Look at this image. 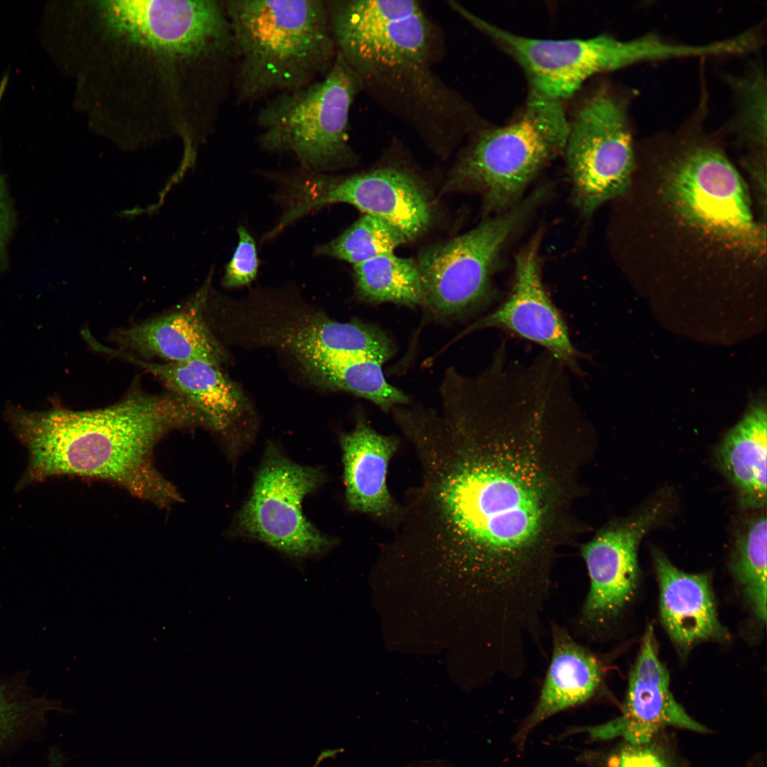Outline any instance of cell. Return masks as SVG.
Here are the masks:
<instances>
[{
    "label": "cell",
    "mask_w": 767,
    "mask_h": 767,
    "mask_svg": "<svg viewBox=\"0 0 767 767\" xmlns=\"http://www.w3.org/2000/svg\"><path fill=\"white\" fill-rule=\"evenodd\" d=\"M420 408L400 429L418 482L400 505L386 548L469 577L478 597L508 619L546 605L564 492L545 449L563 434L545 404L522 393L475 390Z\"/></svg>",
    "instance_id": "6da1fadb"
},
{
    "label": "cell",
    "mask_w": 767,
    "mask_h": 767,
    "mask_svg": "<svg viewBox=\"0 0 767 767\" xmlns=\"http://www.w3.org/2000/svg\"><path fill=\"white\" fill-rule=\"evenodd\" d=\"M82 104L113 140L179 136L195 148L232 96L236 47L223 0L77 5Z\"/></svg>",
    "instance_id": "7a4b0ae2"
},
{
    "label": "cell",
    "mask_w": 767,
    "mask_h": 767,
    "mask_svg": "<svg viewBox=\"0 0 767 767\" xmlns=\"http://www.w3.org/2000/svg\"><path fill=\"white\" fill-rule=\"evenodd\" d=\"M7 420L29 453L21 485L60 475L97 479L165 508L182 498L156 467L154 448L173 429L202 425L180 396L141 392L92 410L11 409Z\"/></svg>",
    "instance_id": "3957f363"
},
{
    "label": "cell",
    "mask_w": 767,
    "mask_h": 767,
    "mask_svg": "<svg viewBox=\"0 0 767 767\" xmlns=\"http://www.w3.org/2000/svg\"><path fill=\"white\" fill-rule=\"evenodd\" d=\"M332 34L362 89L425 138L453 143L479 125L470 105L430 67L432 24L418 1H353L336 16Z\"/></svg>",
    "instance_id": "277c9868"
},
{
    "label": "cell",
    "mask_w": 767,
    "mask_h": 767,
    "mask_svg": "<svg viewBox=\"0 0 767 767\" xmlns=\"http://www.w3.org/2000/svg\"><path fill=\"white\" fill-rule=\"evenodd\" d=\"M236 47L232 96L251 104L322 78L336 57L325 0H225Z\"/></svg>",
    "instance_id": "5b68a950"
},
{
    "label": "cell",
    "mask_w": 767,
    "mask_h": 767,
    "mask_svg": "<svg viewBox=\"0 0 767 767\" xmlns=\"http://www.w3.org/2000/svg\"><path fill=\"white\" fill-rule=\"evenodd\" d=\"M567 134L565 102L529 90L509 122L472 133L445 188L481 192L487 212L511 208L538 171L564 151Z\"/></svg>",
    "instance_id": "8992f818"
},
{
    "label": "cell",
    "mask_w": 767,
    "mask_h": 767,
    "mask_svg": "<svg viewBox=\"0 0 767 767\" xmlns=\"http://www.w3.org/2000/svg\"><path fill=\"white\" fill-rule=\"evenodd\" d=\"M361 81L339 54L322 78L263 101L257 112L259 148L293 156L300 167L326 173L352 165L349 115Z\"/></svg>",
    "instance_id": "52a82bcc"
},
{
    "label": "cell",
    "mask_w": 767,
    "mask_h": 767,
    "mask_svg": "<svg viewBox=\"0 0 767 767\" xmlns=\"http://www.w3.org/2000/svg\"><path fill=\"white\" fill-rule=\"evenodd\" d=\"M458 14L501 46L521 66L530 91L565 102L590 77L652 60L679 58L681 46L653 34L620 40L602 34L588 38L545 39L503 29L467 8Z\"/></svg>",
    "instance_id": "ba28073f"
},
{
    "label": "cell",
    "mask_w": 767,
    "mask_h": 767,
    "mask_svg": "<svg viewBox=\"0 0 767 767\" xmlns=\"http://www.w3.org/2000/svg\"><path fill=\"white\" fill-rule=\"evenodd\" d=\"M276 199L280 222L288 227L333 204H347L400 230L408 240L420 236L432 222L426 188L410 172L381 167L346 176L300 168L280 175Z\"/></svg>",
    "instance_id": "9c48e42d"
},
{
    "label": "cell",
    "mask_w": 767,
    "mask_h": 767,
    "mask_svg": "<svg viewBox=\"0 0 767 767\" xmlns=\"http://www.w3.org/2000/svg\"><path fill=\"white\" fill-rule=\"evenodd\" d=\"M543 194L538 190L500 216L421 253L416 261L423 288L421 305L430 317L440 321L462 318L490 300L491 278L499 254Z\"/></svg>",
    "instance_id": "30bf717a"
},
{
    "label": "cell",
    "mask_w": 767,
    "mask_h": 767,
    "mask_svg": "<svg viewBox=\"0 0 767 767\" xmlns=\"http://www.w3.org/2000/svg\"><path fill=\"white\" fill-rule=\"evenodd\" d=\"M667 199L688 224L750 256L766 250V229L753 217L745 183L715 147L692 143L674 159Z\"/></svg>",
    "instance_id": "8fae6325"
},
{
    "label": "cell",
    "mask_w": 767,
    "mask_h": 767,
    "mask_svg": "<svg viewBox=\"0 0 767 767\" xmlns=\"http://www.w3.org/2000/svg\"><path fill=\"white\" fill-rule=\"evenodd\" d=\"M563 151L575 203L583 213L624 195L635 167L625 98L608 85L587 95L568 119Z\"/></svg>",
    "instance_id": "7c38bea8"
},
{
    "label": "cell",
    "mask_w": 767,
    "mask_h": 767,
    "mask_svg": "<svg viewBox=\"0 0 767 767\" xmlns=\"http://www.w3.org/2000/svg\"><path fill=\"white\" fill-rule=\"evenodd\" d=\"M324 479L319 469L298 464L270 445L256 473L251 494L236 516V530L290 556L322 553L334 544V539L308 521L302 502Z\"/></svg>",
    "instance_id": "4fadbf2b"
},
{
    "label": "cell",
    "mask_w": 767,
    "mask_h": 767,
    "mask_svg": "<svg viewBox=\"0 0 767 767\" xmlns=\"http://www.w3.org/2000/svg\"><path fill=\"white\" fill-rule=\"evenodd\" d=\"M658 513L653 508L627 522L604 528L582 547L590 583L580 623L587 631L607 626L632 599L639 576V543Z\"/></svg>",
    "instance_id": "5bb4252c"
},
{
    "label": "cell",
    "mask_w": 767,
    "mask_h": 767,
    "mask_svg": "<svg viewBox=\"0 0 767 767\" xmlns=\"http://www.w3.org/2000/svg\"><path fill=\"white\" fill-rule=\"evenodd\" d=\"M534 241L516 256L515 280L506 300L461 334L499 328L544 347L566 369L580 375V355L572 343L560 313L546 293L540 277Z\"/></svg>",
    "instance_id": "9a60e30c"
},
{
    "label": "cell",
    "mask_w": 767,
    "mask_h": 767,
    "mask_svg": "<svg viewBox=\"0 0 767 767\" xmlns=\"http://www.w3.org/2000/svg\"><path fill=\"white\" fill-rule=\"evenodd\" d=\"M668 727L700 733L708 731L673 697L669 673L659 659L654 631L649 625L630 673L623 714L590 733L597 739L620 736L626 743L640 745L651 742L659 731Z\"/></svg>",
    "instance_id": "2e32d148"
},
{
    "label": "cell",
    "mask_w": 767,
    "mask_h": 767,
    "mask_svg": "<svg viewBox=\"0 0 767 767\" xmlns=\"http://www.w3.org/2000/svg\"><path fill=\"white\" fill-rule=\"evenodd\" d=\"M340 445L349 508L393 524L400 505L389 491L387 473L397 438L379 433L361 415L351 431L340 435Z\"/></svg>",
    "instance_id": "e0dca14e"
},
{
    "label": "cell",
    "mask_w": 767,
    "mask_h": 767,
    "mask_svg": "<svg viewBox=\"0 0 767 767\" xmlns=\"http://www.w3.org/2000/svg\"><path fill=\"white\" fill-rule=\"evenodd\" d=\"M653 558L661 621L676 646L687 651L700 642L725 639L708 575L685 572L658 552Z\"/></svg>",
    "instance_id": "ac0fdd59"
},
{
    "label": "cell",
    "mask_w": 767,
    "mask_h": 767,
    "mask_svg": "<svg viewBox=\"0 0 767 767\" xmlns=\"http://www.w3.org/2000/svg\"><path fill=\"white\" fill-rule=\"evenodd\" d=\"M552 637L550 663L538 701L517 735L520 744L544 720L594 697L604 682L602 661L591 650L557 625L553 626Z\"/></svg>",
    "instance_id": "d6986e66"
},
{
    "label": "cell",
    "mask_w": 767,
    "mask_h": 767,
    "mask_svg": "<svg viewBox=\"0 0 767 767\" xmlns=\"http://www.w3.org/2000/svg\"><path fill=\"white\" fill-rule=\"evenodd\" d=\"M118 357L135 364L163 381L186 400L200 415L203 425L227 432L244 409L236 386L221 372L218 364L206 360L157 364L136 359L125 352Z\"/></svg>",
    "instance_id": "ffe728a7"
},
{
    "label": "cell",
    "mask_w": 767,
    "mask_h": 767,
    "mask_svg": "<svg viewBox=\"0 0 767 767\" xmlns=\"http://www.w3.org/2000/svg\"><path fill=\"white\" fill-rule=\"evenodd\" d=\"M205 295L186 308L121 330L124 348L168 362L206 360L219 364L222 351L202 316Z\"/></svg>",
    "instance_id": "44dd1931"
},
{
    "label": "cell",
    "mask_w": 767,
    "mask_h": 767,
    "mask_svg": "<svg viewBox=\"0 0 767 767\" xmlns=\"http://www.w3.org/2000/svg\"><path fill=\"white\" fill-rule=\"evenodd\" d=\"M766 421L765 408L754 407L727 434L717 450L719 466L746 508H760L766 503Z\"/></svg>",
    "instance_id": "7402d4cb"
},
{
    "label": "cell",
    "mask_w": 767,
    "mask_h": 767,
    "mask_svg": "<svg viewBox=\"0 0 767 767\" xmlns=\"http://www.w3.org/2000/svg\"><path fill=\"white\" fill-rule=\"evenodd\" d=\"M284 342L300 359L349 357L384 364L395 352L392 340L384 331L360 322L318 320L289 333Z\"/></svg>",
    "instance_id": "603a6c76"
},
{
    "label": "cell",
    "mask_w": 767,
    "mask_h": 767,
    "mask_svg": "<svg viewBox=\"0 0 767 767\" xmlns=\"http://www.w3.org/2000/svg\"><path fill=\"white\" fill-rule=\"evenodd\" d=\"M309 373L330 388L364 398L384 411L407 404L408 396L388 383L382 363L359 357H307L300 359Z\"/></svg>",
    "instance_id": "cb8c5ba5"
},
{
    "label": "cell",
    "mask_w": 767,
    "mask_h": 767,
    "mask_svg": "<svg viewBox=\"0 0 767 767\" xmlns=\"http://www.w3.org/2000/svg\"><path fill=\"white\" fill-rule=\"evenodd\" d=\"M353 276L357 295L364 301L410 307L422 303L419 270L410 259L384 254L354 265Z\"/></svg>",
    "instance_id": "d4e9b609"
},
{
    "label": "cell",
    "mask_w": 767,
    "mask_h": 767,
    "mask_svg": "<svg viewBox=\"0 0 767 767\" xmlns=\"http://www.w3.org/2000/svg\"><path fill=\"white\" fill-rule=\"evenodd\" d=\"M765 514L754 518L736 540L731 569L756 617L766 619V542Z\"/></svg>",
    "instance_id": "484cf974"
},
{
    "label": "cell",
    "mask_w": 767,
    "mask_h": 767,
    "mask_svg": "<svg viewBox=\"0 0 767 767\" xmlns=\"http://www.w3.org/2000/svg\"><path fill=\"white\" fill-rule=\"evenodd\" d=\"M408 241L400 230L376 217L364 214L333 239L317 245L314 254L353 266L392 253Z\"/></svg>",
    "instance_id": "4316f807"
},
{
    "label": "cell",
    "mask_w": 767,
    "mask_h": 767,
    "mask_svg": "<svg viewBox=\"0 0 767 767\" xmlns=\"http://www.w3.org/2000/svg\"><path fill=\"white\" fill-rule=\"evenodd\" d=\"M736 97L735 126L738 135L746 142L766 148V79L759 66H754L744 75L729 79Z\"/></svg>",
    "instance_id": "83f0119b"
},
{
    "label": "cell",
    "mask_w": 767,
    "mask_h": 767,
    "mask_svg": "<svg viewBox=\"0 0 767 767\" xmlns=\"http://www.w3.org/2000/svg\"><path fill=\"white\" fill-rule=\"evenodd\" d=\"M56 709L45 699L31 697L6 684H0V749Z\"/></svg>",
    "instance_id": "f1b7e54d"
},
{
    "label": "cell",
    "mask_w": 767,
    "mask_h": 767,
    "mask_svg": "<svg viewBox=\"0 0 767 767\" xmlns=\"http://www.w3.org/2000/svg\"><path fill=\"white\" fill-rule=\"evenodd\" d=\"M238 243L225 267L223 283L227 288H238L251 283L256 278L259 260L254 239L242 225L237 228Z\"/></svg>",
    "instance_id": "f546056e"
},
{
    "label": "cell",
    "mask_w": 767,
    "mask_h": 767,
    "mask_svg": "<svg viewBox=\"0 0 767 767\" xmlns=\"http://www.w3.org/2000/svg\"><path fill=\"white\" fill-rule=\"evenodd\" d=\"M608 767H674L665 754L651 742L634 745L626 743L608 763Z\"/></svg>",
    "instance_id": "4dcf8cb0"
},
{
    "label": "cell",
    "mask_w": 767,
    "mask_h": 767,
    "mask_svg": "<svg viewBox=\"0 0 767 767\" xmlns=\"http://www.w3.org/2000/svg\"><path fill=\"white\" fill-rule=\"evenodd\" d=\"M13 224V214L6 187L0 174V258L11 235Z\"/></svg>",
    "instance_id": "1f68e13d"
},
{
    "label": "cell",
    "mask_w": 767,
    "mask_h": 767,
    "mask_svg": "<svg viewBox=\"0 0 767 767\" xmlns=\"http://www.w3.org/2000/svg\"><path fill=\"white\" fill-rule=\"evenodd\" d=\"M748 767H751V766H748Z\"/></svg>",
    "instance_id": "d6a6232c"
}]
</instances>
